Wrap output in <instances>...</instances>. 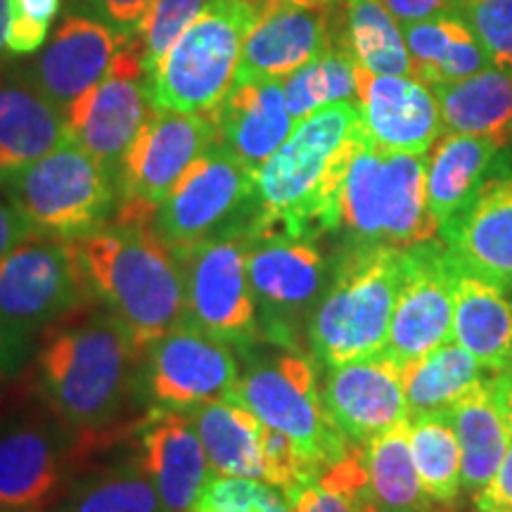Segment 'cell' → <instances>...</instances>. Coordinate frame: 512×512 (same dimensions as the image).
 <instances>
[{
  "instance_id": "1",
  "label": "cell",
  "mask_w": 512,
  "mask_h": 512,
  "mask_svg": "<svg viewBox=\"0 0 512 512\" xmlns=\"http://www.w3.org/2000/svg\"><path fill=\"white\" fill-rule=\"evenodd\" d=\"M358 102H335L297 121L290 138L256 171L247 238L313 240L339 230V197L361 145Z\"/></svg>"
},
{
  "instance_id": "2",
  "label": "cell",
  "mask_w": 512,
  "mask_h": 512,
  "mask_svg": "<svg viewBox=\"0 0 512 512\" xmlns=\"http://www.w3.org/2000/svg\"><path fill=\"white\" fill-rule=\"evenodd\" d=\"M143 356L112 313H91L41 344L36 392L72 430L105 444L140 389Z\"/></svg>"
},
{
  "instance_id": "3",
  "label": "cell",
  "mask_w": 512,
  "mask_h": 512,
  "mask_svg": "<svg viewBox=\"0 0 512 512\" xmlns=\"http://www.w3.org/2000/svg\"><path fill=\"white\" fill-rule=\"evenodd\" d=\"M93 302L112 313L140 349L185 325V285L174 249L152 223H107L74 240Z\"/></svg>"
},
{
  "instance_id": "4",
  "label": "cell",
  "mask_w": 512,
  "mask_h": 512,
  "mask_svg": "<svg viewBox=\"0 0 512 512\" xmlns=\"http://www.w3.org/2000/svg\"><path fill=\"white\" fill-rule=\"evenodd\" d=\"M403 249L354 245L342 256L306 330L325 368L384 351L403 280Z\"/></svg>"
},
{
  "instance_id": "5",
  "label": "cell",
  "mask_w": 512,
  "mask_h": 512,
  "mask_svg": "<svg viewBox=\"0 0 512 512\" xmlns=\"http://www.w3.org/2000/svg\"><path fill=\"white\" fill-rule=\"evenodd\" d=\"M264 10L252 0H207L147 79L152 107L185 114L214 110L233 86L242 48Z\"/></svg>"
},
{
  "instance_id": "6",
  "label": "cell",
  "mask_w": 512,
  "mask_h": 512,
  "mask_svg": "<svg viewBox=\"0 0 512 512\" xmlns=\"http://www.w3.org/2000/svg\"><path fill=\"white\" fill-rule=\"evenodd\" d=\"M31 233L43 240L74 242L107 226L117 211V176L67 138L3 188Z\"/></svg>"
},
{
  "instance_id": "7",
  "label": "cell",
  "mask_w": 512,
  "mask_h": 512,
  "mask_svg": "<svg viewBox=\"0 0 512 512\" xmlns=\"http://www.w3.org/2000/svg\"><path fill=\"white\" fill-rule=\"evenodd\" d=\"M102 444L72 430L36 399L0 413V512H43Z\"/></svg>"
},
{
  "instance_id": "8",
  "label": "cell",
  "mask_w": 512,
  "mask_h": 512,
  "mask_svg": "<svg viewBox=\"0 0 512 512\" xmlns=\"http://www.w3.org/2000/svg\"><path fill=\"white\" fill-rule=\"evenodd\" d=\"M228 401L249 408L264 425L285 434L318 475L351 446L325 413L313 361L297 349L254 361Z\"/></svg>"
},
{
  "instance_id": "9",
  "label": "cell",
  "mask_w": 512,
  "mask_h": 512,
  "mask_svg": "<svg viewBox=\"0 0 512 512\" xmlns=\"http://www.w3.org/2000/svg\"><path fill=\"white\" fill-rule=\"evenodd\" d=\"M256 209V169L214 143L188 166L155 216V230L174 252L245 233Z\"/></svg>"
},
{
  "instance_id": "10",
  "label": "cell",
  "mask_w": 512,
  "mask_h": 512,
  "mask_svg": "<svg viewBox=\"0 0 512 512\" xmlns=\"http://www.w3.org/2000/svg\"><path fill=\"white\" fill-rule=\"evenodd\" d=\"M216 143L209 114L152 107L117 171V223H155L157 209L188 166Z\"/></svg>"
},
{
  "instance_id": "11",
  "label": "cell",
  "mask_w": 512,
  "mask_h": 512,
  "mask_svg": "<svg viewBox=\"0 0 512 512\" xmlns=\"http://www.w3.org/2000/svg\"><path fill=\"white\" fill-rule=\"evenodd\" d=\"M247 252L245 233L174 252L185 285V325L240 351L261 342Z\"/></svg>"
},
{
  "instance_id": "12",
  "label": "cell",
  "mask_w": 512,
  "mask_h": 512,
  "mask_svg": "<svg viewBox=\"0 0 512 512\" xmlns=\"http://www.w3.org/2000/svg\"><path fill=\"white\" fill-rule=\"evenodd\" d=\"M93 302L74 242L31 238L0 259V320L31 339Z\"/></svg>"
},
{
  "instance_id": "13",
  "label": "cell",
  "mask_w": 512,
  "mask_h": 512,
  "mask_svg": "<svg viewBox=\"0 0 512 512\" xmlns=\"http://www.w3.org/2000/svg\"><path fill=\"white\" fill-rule=\"evenodd\" d=\"M247 268L261 339L271 347L297 349L304 316L323 297L328 264L313 240L247 238Z\"/></svg>"
},
{
  "instance_id": "14",
  "label": "cell",
  "mask_w": 512,
  "mask_h": 512,
  "mask_svg": "<svg viewBox=\"0 0 512 512\" xmlns=\"http://www.w3.org/2000/svg\"><path fill=\"white\" fill-rule=\"evenodd\" d=\"M240 375L230 344L181 325L145 349L140 389L150 413H185L200 403L230 399Z\"/></svg>"
},
{
  "instance_id": "15",
  "label": "cell",
  "mask_w": 512,
  "mask_h": 512,
  "mask_svg": "<svg viewBox=\"0 0 512 512\" xmlns=\"http://www.w3.org/2000/svg\"><path fill=\"white\" fill-rule=\"evenodd\" d=\"M152 110L147 74L138 43L131 34L121 36L112 72L74 105L67 107L69 138L107 166L117 176L121 159L143 128Z\"/></svg>"
},
{
  "instance_id": "16",
  "label": "cell",
  "mask_w": 512,
  "mask_h": 512,
  "mask_svg": "<svg viewBox=\"0 0 512 512\" xmlns=\"http://www.w3.org/2000/svg\"><path fill=\"white\" fill-rule=\"evenodd\" d=\"M456 266L444 242L427 240L403 249V280L384 354L403 368L453 339Z\"/></svg>"
},
{
  "instance_id": "17",
  "label": "cell",
  "mask_w": 512,
  "mask_h": 512,
  "mask_svg": "<svg viewBox=\"0 0 512 512\" xmlns=\"http://www.w3.org/2000/svg\"><path fill=\"white\" fill-rule=\"evenodd\" d=\"M458 271L512 292V166L501 152L475 195L439 226Z\"/></svg>"
},
{
  "instance_id": "18",
  "label": "cell",
  "mask_w": 512,
  "mask_h": 512,
  "mask_svg": "<svg viewBox=\"0 0 512 512\" xmlns=\"http://www.w3.org/2000/svg\"><path fill=\"white\" fill-rule=\"evenodd\" d=\"M320 399L337 432L354 446L408 418L401 366L384 351L328 368Z\"/></svg>"
},
{
  "instance_id": "19",
  "label": "cell",
  "mask_w": 512,
  "mask_h": 512,
  "mask_svg": "<svg viewBox=\"0 0 512 512\" xmlns=\"http://www.w3.org/2000/svg\"><path fill=\"white\" fill-rule=\"evenodd\" d=\"M358 110L377 147L427 155L444 133L432 86L415 76H382L358 64Z\"/></svg>"
},
{
  "instance_id": "20",
  "label": "cell",
  "mask_w": 512,
  "mask_h": 512,
  "mask_svg": "<svg viewBox=\"0 0 512 512\" xmlns=\"http://www.w3.org/2000/svg\"><path fill=\"white\" fill-rule=\"evenodd\" d=\"M121 31L88 17H67L36 62L27 81L53 105L67 112L83 93L112 72L121 48Z\"/></svg>"
},
{
  "instance_id": "21",
  "label": "cell",
  "mask_w": 512,
  "mask_h": 512,
  "mask_svg": "<svg viewBox=\"0 0 512 512\" xmlns=\"http://www.w3.org/2000/svg\"><path fill=\"white\" fill-rule=\"evenodd\" d=\"M332 8L268 5L242 48L233 83L285 79L313 57L335 46Z\"/></svg>"
},
{
  "instance_id": "22",
  "label": "cell",
  "mask_w": 512,
  "mask_h": 512,
  "mask_svg": "<svg viewBox=\"0 0 512 512\" xmlns=\"http://www.w3.org/2000/svg\"><path fill=\"white\" fill-rule=\"evenodd\" d=\"M138 460L164 512H192L214 475L200 434L183 413H150L138 425Z\"/></svg>"
},
{
  "instance_id": "23",
  "label": "cell",
  "mask_w": 512,
  "mask_h": 512,
  "mask_svg": "<svg viewBox=\"0 0 512 512\" xmlns=\"http://www.w3.org/2000/svg\"><path fill=\"white\" fill-rule=\"evenodd\" d=\"M207 114L214 124L216 143L256 171L278 152L297 124L287 110L283 79L233 83Z\"/></svg>"
},
{
  "instance_id": "24",
  "label": "cell",
  "mask_w": 512,
  "mask_h": 512,
  "mask_svg": "<svg viewBox=\"0 0 512 512\" xmlns=\"http://www.w3.org/2000/svg\"><path fill=\"white\" fill-rule=\"evenodd\" d=\"M67 138L60 107L29 81L0 79V190Z\"/></svg>"
},
{
  "instance_id": "25",
  "label": "cell",
  "mask_w": 512,
  "mask_h": 512,
  "mask_svg": "<svg viewBox=\"0 0 512 512\" xmlns=\"http://www.w3.org/2000/svg\"><path fill=\"white\" fill-rule=\"evenodd\" d=\"M453 342L489 373H503L512 354V299L508 290L458 271L453 285Z\"/></svg>"
},
{
  "instance_id": "26",
  "label": "cell",
  "mask_w": 512,
  "mask_h": 512,
  "mask_svg": "<svg viewBox=\"0 0 512 512\" xmlns=\"http://www.w3.org/2000/svg\"><path fill=\"white\" fill-rule=\"evenodd\" d=\"M200 434L204 451L216 475L264 479L266 425L249 408L228 399L192 406L183 413Z\"/></svg>"
},
{
  "instance_id": "27",
  "label": "cell",
  "mask_w": 512,
  "mask_h": 512,
  "mask_svg": "<svg viewBox=\"0 0 512 512\" xmlns=\"http://www.w3.org/2000/svg\"><path fill=\"white\" fill-rule=\"evenodd\" d=\"M413 76L427 86L456 83L494 67L472 29L458 15L401 24Z\"/></svg>"
},
{
  "instance_id": "28",
  "label": "cell",
  "mask_w": 512,
  "mask_h": 512,
  "mask_svg": "<svg viewBox=\"0 0 512 512\" xmlns=\"http://www.w3.org/2000/svg\"><path fill=\"white\" fill-rule=\"evenodd\" d=\"M501 143L484 136L444 133L427 157V207L434 221L444 223L475 195L491 174Z\"/></svg>"
},
{
  "instance_id": "29",
  "label": "cell",
  "mask_w": 512,
  "mask_h": 512,
  "mask_svg": "<svg viewBox=\"0 0 512 512\" xmlns=\"http://www.w3.org/2000/svg\"><path fill=\"white\" fill-rule=\"evenodd\" d=\"M444 133L494 138L505 145L512 133V69L491 67L470 79L432 86Z\"/></svg>"
},
{
  "instance_id": "30",
  "label": "cell",
  "mask_w": 512,
  "mask_h": 512,
  "mask_svg": "<svg viewBox=\"0 0 512 512\" xmlns=\"http://www.w3.org/2000/svg\"><path fill=\"white\" fill-rule=\"evenodd\" d=\"M439 223L427 207V155L382 157V245L413 247L434 240Z\"/></svg>"
},
{
  "instance_id": "31",
  "label": "cell",
  "mask_w": 512,
  "mask_h": 512,
  "mask_svg": "<svg viewBox=\"0 0 512 512\" xmlns=\"http://www.w3.org/2000/svg\"><path fill=\"white\" fill-rule=\"evenodd\" d=\"M363 467L373 512H427L434 508L415 470L408 418L363 444Z\"/></svg>"
},
{
  "instance_id": "32",
  "label": "cell",
  "mask_w": 512,
  "mask_h": 512,
  "mask_svg": "<svg viewBox=\"0 0 512 512\" xmlns=\"http://www.w3.org/2000/svg\"><path fill=\"white\" fill-rule=\"evenodd\" d=\"M448 415L463 456V489L479 491L496 475L512 439L491 392V380L477 382Z\"/></svg>"
},
{
  "instance_id": "33",
  "label": "cell",
  "mask_w": 512,
  "mask_h": 512,
  "mask_svg": "<svg viewBox=\"0 0 512 512\" xmlns=\"http://www.w3.org/2000/svg\"><path fill=\"white\" fill-rule=\"evenodd\" d=\"M43 512H164L155 484L138 456L100 465L72 477Z\"/></svg>"
},
{
  "instance_id": "34",
  "label": "cell",
  "mask_w": 512,
  "mask_h": 512,
  "mask_svg": "<svg viewBox=\"0 0 512 512\" xmlns=\"http://www.w3.org/2000/svg\"><path fill=\"white\" fill-rule=\"evenodd\" d=\"M482 366L458 342H444L401 368L408 418L451 411L463 396L482 382Z\"/></svg>"
},
{
  "instance_id": "35",
  "label": "cell",
  "mask_w": 512,
  "mask_h": 512,
  "mask_svg": "<svg viewBox=\"0 0 512 512\" xmlns=\"http://www.w3.org/2000/svg\"><path fill=\"white\" fill-rule=\"evenodd\" d=\"M344 38L363 69L382 76H413L401 24L382 0H344Z\"/></svg>"
},
{
  "instance_id": "36",
  "label": "cell",
  "mask_w": 512,
  "mask_h": 512,
  "mask_svg": "<svg viewBox=\"0 0 512 512\" xmlns=\"http://www.w3.org/2000/svg\"><path fill=\"white\" fill-rule=\"evenodd\" d=\"M408 441L422 489L434 505L451 508L463 491V456L448 411L408 418Z\"/></svg>"
},
{
  "instance_id": "37",
  "label": "cell",
  "mask_w": 512,
  "mask_h": 512,
  "mask_svg": "<svg viewBox=\"0 0 512 512\" xmlns=\"http://www.w3.org/2000/svg\"><path fill=\"white\" fill-rule=\"evenodd\" d=\"M285 102L294 121L335 102H358V62L344 43L313 57L283 79Z\"/></svg>"
},
{
  "instance_id": "38",
  "label": "cell",
  "mask_w": 512,
  "mask_h": 512,
  "mask_svg": "<svg viewBox=\"0 0 512 512\" xmlns=\"http://www.w3.org/2000/svg\"><path fill=\"white\" fill-rule=\"evenodd\" d=\"M382 157L366 133L344 178L339 230H347L354 245H382Z\"/></svg>"
},
{
  "instance_id": "39",
  "label": "cell",
  "mask_w": 512,
  "mask_h": 512,
  "mask_svg": "<svg viewBox=\"0 0 512 512\" xmlns=\"http://www.w3.org/2000/svg\"><path fill=\"white\" fill-rule=\"evenodd\" d=\"M294 512H373L368 501L363 446H349L337 463L325 467L313 482L292 489Z\"/></svg>"
},
{
  "instance_id": "40",
  "label": "cell",
  "mask_w": 512,
  "mask_h": 512,
  "mask_svg": "<svg viewBox=\"0 0 512 512\" xmlns=\"http://www.w3.org/2000/svg\"><path fill=\"white\" fill-rule=\"evenodd\" d=\"M204 5H207V0H155L150 5L138 27L133 29L147 79L171 46L185 34V29L200 17Z\"/></svg>"
},
{
  "instance_id": "41",
  "label": "cell",
  "mask_w": 512,
  "mask_h": 512,
  "mask_svg": "<svg viewBox=\"0 0 512 512\" xmlns=\"http://www.w3.org/2000/svg\"><path fill=\"white\" fill-rule=\"evenodd\" d=\"M192 512H294L283 489L264 479L211 475Z\"/></svg>"
},
{
  "instance_id": "42",
  "label": "cell",
  "mask_w": 512,
  "mask_h": 512,
  "mask_svg": "<svg viewBox=\"0 0 512 512\" xmlns=\"http://www.w3.org/2000/svg\"><path fill=\"white\" fill-rule=\"evenodd\" d=\"M456 15L472 29L494 67L512 69V0H460Z\"/></svg>"
},
{
  "instance_id": "43",
  "label": "cell",
  "mask_w": 512,
  "mask_h": 512,
  "mask_svg": "<svg viewBox=\"0 0 512 512\" xmlns=\"http://www.w3.org/2000/svg\"><path fill=\"white\" fill-rule=\"evenodd\" d=\"M479 512L512 510V441L498 465L496 475L486 482L475 496Z\"/></svg>"
},
{
  "instance_id": "44",
  "label": "cell",
  "mask_w": 512,
  "mask_h": 512,
  "mask_svg": "<svg viewBox=\"0 0 512 512\" xmlns=\"http://www.w3.org/2000/svg\"><path fill=\"white\" fill-rule=\"evenodd\" d=\"M399 24L425 22V19L456 15L460 0H382Z\"/></svg>"
},
{
  "instance_id": "45",
  "label": "cell",
  "mask_w": 512,
  "mask_h": 512,
  "mask_svg": "<svg viewBox=\"0 0 512 512\" xmlns=\"http://www.w3.org/2000/svg\"><path fill=\"white\" fill-rule=\"evenodd\" d=\"M48 31L50 24L34 22V19L12 15L10 12L8 38H5V43H8V50L12 55H31L46 43Z\"/></svg>"
},
{
  "instance_id": "46",
  "label": "cell",
  "mask_w": 512,
  "mask_h": 512,
  "mask_svg": "<svg viewBox=\"0 0 512 512\" xmlns=\"http://www.w3.org/2000/svg\"><path fill=\"white\" fill-rule=\"evenodd\" d=\"M107 24L119 31H133L155 0H88Z\"/></svg>"
},
{
  "instance_id": "47",
  "label": "cell",
  "mask_w": 512,
  "mask_h": 512,
  "mask_svg": "<svg viewBox=\"0 0 512 512\" xmlns=\"http://www.w3.org/2000/svg\"><path fill=\"white\" fill-rule=\"evenodd\" d=\"M31 351V339L12 332L0 320V384L8 382L22 370Z\"/></svg>"
},
{
  "instance_id": "48",
  "label": "cell",
  "mask_w": 512,
  "mask_h": 512,
  "mask_svg": "<svg viewBox=\"0 0 512 512\" xmlns=\"http://www.w3.org/2000/svg\"><path fill=\"white\" fill-rule=\"evenodd\" d=\"M31 238H36V235L31 233L19 211L8 200H0V259Z\"/></svg>"
},
{
  "instance_id": "49",
  "label": "cell",
  "mask_w": 512,
  "mask_h": 512,
  "mask_svg": "<svg viewBox=\"0 0 512 512\" xmlns=\"http://www.w3.org/2000/svg\"><path fill=\"white\" fill-rule=\"evenodd\" d=\"M57 10H60V0H10L12 15L43 24H53Z\"/></svg>"
},
{
  "instance_id": "50",
  "label": "cell",
  "mask_w": 512,
  "mask_h": 512,
  "mask_svg": "<svg viewBox=\"0 0 512 512\" xmlns=\"http://www.w3.org/2000/svg\"><path fill=\"white\" fill-rule=\"evenodd\" d=\"M491 392H494L496 406H498V411H501L505 427H508V432L512 437V375L498 373L494 380H491Z\"/></svg>"
},
{
  "instance_id": "51",
  "label": "cell",
  "mask_w": 512,
  "mask_h": 512,
  "mask_svg": "<svg viewBox=\"0 0 512 512\" xmlns=\"http://www.w3.org/2000/svg\"><path fill=\"white\" fill-rule=\"evenodd\" d=\"M8 22H10V0H0V57L8 50Z\"/></svg>"
},
{
  "instance_id": "52",
  "label": "cell",
  "mask_w": 512,
  "mask_h": 512,
  "mask_svg": "<svg viewBox=\"0 0 512 512\" xmlns=\"http://www.w3.org/2000/svg\"><path fill=\"white\" fill-rule=\"evenodd\" d=\"M275 3L299 5V8H335L339 0H275Z\"/></svg>"
},
{
  "instance_id": "53",
  "label": "cell",
  "mask_w": 512,
  "mask_h": 512,
  "mask_svg": "<svg viewBox=\"0 0 512 512\" xmlns=\"http://www.w3.org/2000/svg\"><path fill=\"white\" fill-rule=\"evenodd\" d=\"M252 3H259V5H266V8H268V5H273V3H275V0H252Z\"/></svg>"
},
{
  "instance_id": "54",
  "label": "cell",
  "mask_w": 512,
  "mask_h": 512,
  "mask_svg": "<svg viewBox=\"0 0 512 512\" xmlns=\"http://www.w3.org/2000/svg\"><path fill=\"white\" fill-rule=\"evenodd\" d=\"M503 373H508V375H512V354H510V361H508V366H505V370Z\"/></svg>"
},
{
  "instance_id": "55",
  "label": "cell",
  "mask_w": 512,
  "mask_h": 512,
  "mask_svg": "<svg viewBox=\"0 0 512 512\" xmlns=\"http://www.w3.org/2000/svg\"><path fill=\"white\" fill-rule=\"evenodd\" d=\"M427 512H448V510H434V508H430Z\"/></svg>"
},
{
  "instance_id": "56",
  "label": "cell",
  "mask_w": 512,
  "mask_h": 512,
  "mask_svg": "<svg viewBox=\"0 0 512 512\" xmlns=\"http://www.w3.org/2000/svg\"><path fill=\"white\" fill-rule=\"evenodd\" d=\"M503 512H512V510H503Z\"/></svg>"
},
{
  "instance_id": "57",
  "label": "cell",
  "mask_w": 512,
  "mask_h": 512,
  "mask_svg": "<svg viewBox=\"0 0 512 512\" xmlns=\"http://www.w3.org/2000/svg\"><path fill=\"white\" fill-rule=\"evenodd\" d=\"M510 140H512V133H510Z\"/></svg>"
}]
</instances>
